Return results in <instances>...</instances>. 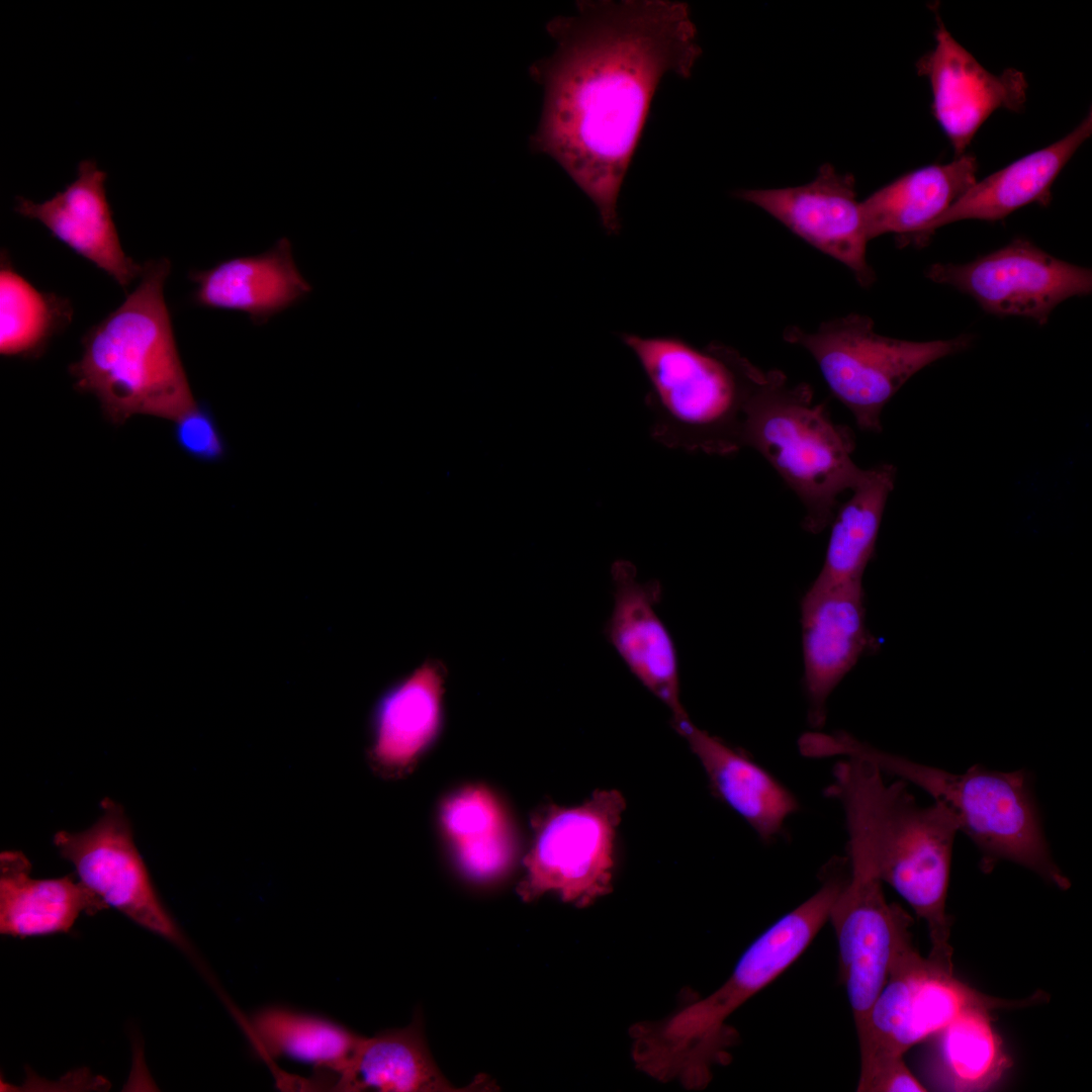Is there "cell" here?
<instances>
[{
	"mask_svg": "<svg viewBox=\"0 0 1092 1092\" xmlns=\"http://www.w3.org/2000/svg\"><path fill=\"white\" fill-rule=\"evenodd\" d=\"M555 51L530 67L543 87L531 150L548 155L618 235L619 195L662 79H688L702 49L687 3L581 0L551 19Z\"/></svg>",
	"mask_w": 1092,
	"mask_h": 1092,
	"instance_id": "6da1fadb",
	"label": "cell"
},
{
	"mask_svg": "<svg viewBox=\"0 0 1092 1092\" xmlns=\"http://www.w3.org/2000/svg\"><path fill=\"white\" fill-rule=\"evenodd\" d=\"M826 795L842 806L848 844L861 850L882 883L891 886L925 920L929 958L952 968L945 912L951 853L959 824L941 804H918L899 780L886 784L883 772L856 757L832 770Z\"/></svg>",
	"mask_w": 1092,
	"mask_h": 1092,
	"instance_id": "7a4b0ae2",
	"label": "cell"
},
{
	"mask_svg": "<svg viewBox=\"0 0 1092 1092\" xmlns=\"http://www.w3.org/2000/svg\"><path fill=\"white\" fill-rule=\"evenodd\" d=\"M845 880L840 866L827 864L819 890L761 933L717 990L661 1020L634 1024L630 1035L635 1067L663 1083L705 1088L713 1068L728 1061L736 1042L728 1018L805 951L828 920Z\"/></svg>",
	"mask_w": 1092,
	"mask_h": 1092,
	"instance_id": "3957f363",
	"label": "cell"
},
{
	"mask_svg": "<svg viewBox=\"0 0 1092 1092\" xmlns=\"http://www.w3.org/2000/svg\"><path fill=\"white\" fill-rule=\"evenodd\" d=\"M143 265L135 289L85 334L82 357L69 367L75 387L94 394L115 424L138 414L175 421L196 403L164 297L171 264Z\"/></svg>",
	"mask_w": 1092,
	"mask_h": 1092,
	"instance_id": "277c9868",
	"label": "cell"
},
{
	"mask_svg": "<svg viewBox=\"0 0 1092 1092\" xmlns=\"http://www.w3.org/2000/svg\"><path fill=\"white\" fill-rule=\"evenodd\" d=\"M809 750L814 758L863 759L926 792L953 815L960 832L979 849L984 868L1007 860L1060 889L1070 887L1052 856L1026 771L973 765L962 774L950 772L881 750L844 731L815 733Z\"/></svg>",
	"mask_w": 1092,
	"mask_h": 1092,
	"instance_id": "5b68a950",
	"label": "cell"
},
{
	"mask_svg": "<svg viewBox=\"0 0 1092 1092\" xmlns=\"http://www.w3.org/2000/svg\"><path fill=\"white\" fill-rule=\"evenodd\" d=\"M648 382L652 436L670 448L728 455L745 447L748 404L760 368L735 349L700 350L674 336L624 333Z\"/></svg>",
	"mask_w": 1092,
	"mask_h": 1092,
	"instance_id": "8992f818",
	"label": "cell"
},
{
	"mask_svg": "<svg viewBox=\"0 0 1092 1092\" xmlns=\"http://www.w3.org/2000/svg\"><path fill=\"white\" fill-rule=\"evenodd\" d=\"M745 446L755 449L804 506L803 528L812 534L829 526L840 495L853 490L868 469L851 457L852 431L815 403L812 387L791 384L780 370H759L748 404Z\"/></svg>",
	"mask_w": 1092,
	"mask_h": 1092,
	"instance_id": "52a82bcc",
	"label": "cell"
},
{
	"mask_svg": "<svg viewBox=\"0 0 1092 1092\" xmlns=\"http://www.w3.org/2000/svg\"><path fill=\"white\" fill-rule=\"evenodd\" d=\"M788 343L807 350L832 394L867 432L883 430L881 414L896 392L929 364L967 349L972 338L913 342L879 335L871 317L858 313L824 322L814 333L784 332Z\"/></svg>",
	"mask_w": 1092,
	"mask_h": 1092,
	"instance_id": "ba28073f",
	"label": "cell"
},
{
	"mask_svg": "<svg viewBox=\"0 0 1092 1092\" xmlns=\"http://www.w3.org/2000/svg\"><path fill=\"white\" fill-rule=\"evenodd\" d=\"M626 803L617 790H598L582 805H551L533 818L532 848L518 886L524 901L553 892L585 907L612 891L616 831Z\"/></svg>",
	"mask_w": 1092,
	"mask_h": 1092,
	"instance_id": "9c48e42d",
	"label": "cell"
},
{
	"mask_svg": "<svg viewBox=\"0 0 1092 1092\" xmlns=\"http://www.w3.org/2000/svg\"><path fill=\"white\" fill-rule=\"evenodd\" d=\"M1040 999V993L1016 1002L986 996L954 978L952 968L922 958L913 947L896 963L856 1027L860 1062L903 1058L969 1009L1021 1007Z\"/></svg>",
	"mask_w": 1092,
	"mask_h": 1092,
	"instance_id": "30bf717a",
	"label": "cell"
},
{
	"mask_svg": "<svg viewBox=\"0 0 1092 1092\" xmlns=\"http://www.w3.org/2000/svg\"><path fill=\"white\" fill-rule=\"evenodd\" d=\"M849 872L831 906L840 976L855 1027L864 1020L896 963L913 948L910 917L889 903L867 856L848 846Z\"/></svg>",
	"mask_w": 1092,
	"mask_h": 1092,
	"instance_id": "8fae6325",
	"label": "cell"
},
{
	"mask_svg": "<svg viewBox=\"0 0 1092 1092\" xmlns=\"http://www.w3.org/2000/svg\"><path fill=\"white\" fill-rule=\"evenodd\" d=\"M101 817L91 827L55 833L53 841L60 855L108 907L199 962L155 890L123 808L109 798L101 802Z\"/></svg>",
	"mask_w": 1092,
	"mask_h": 1092,
	"instance_id": "7c38bea8",
	"label": "cell"
},
{
	"mask_svg": "<svg viewBox=\"0 0 1092 1092\" xmlns=\"http://www.w3.org/2000/svg\"><path fill=\"white\" fill-rule=\"evenodd\" d=\"M925 275L972 296L989 313L1025 316L1038 325L1048 323L1060 302L1092 290L1090 269L1057 259L1023 239L967 264H933Z\"/></svg>",
	"mask_w": 1092,
	"mask_h": 1092,
	"instance_id": "4fadbf2b",
	"label": "cell"
},
{
	"mask_svg": "<svg viewBox=\"0 0 1092 1092\" xmlns=\"http://www.w3.org/2000/svg\"><path fill=\"white\" fill-rule=\"evenodd\" d=\"M734 195L756 205L805 242L845 265L870 287L876 273L867 261V235L855 180L824 164L811 182L777 189H743Z\"/></svg>",
	"mask_w": 1092,
	"mask_h": 1092,
	"instance_id": "5bb4252c",
	"label": "cell"
},
{
	"mask_svg": "<svg viewBox=\"0 0 1092 1092\" xmlns=\"http://www.w3.org/2000/svg\"><path fill=\"white\" fill-rule=\"evenodd\" d=\"M934 36V48L916 68L929 81L933 115L958 158L994 111L1023 109L1028 84L1019 70L1009 68L996 75L985 69L939 17Z\"/></svg>",
	"mask_w": 1092,
	"mask_h": 1092,
	"instance_id": "9a60e30c",
	"label": "cell"
},
{
	"mask_svg": "<svg viewBox=\"0 0 1092 1092\" xmlns=\"http://www.w3.org/2000/svg\"><path fill=\"white\" fill-rule=\"evenodd\" d=\"M801 625L808 722L820 729L831 692L863 654L877 648L866 626L861 581L809 587L801 601Z\"/></svg>",
	"mask_w": 1092,
	"mask_h": 1092,
	"instance_id": "2e32d148",
	"label": "cell"
},
{
	"mask_svg": "<svg viewBox=\"0 0 1092 1092\" xmlns=\"http://www.w3.org/2000/svg\"><path fill=\"white\" fill-rule=\"evenodd\" d=\"M614 605L605 627L607 640L634 676L672 714L689 717L680 702L678 660L672 637L656 612L662 588L641 581L635 566L617 560L611 567Z\"/></svg>",
	"mask_w": 1092,
	"mask_h": 1092,
	"instance_id": "e0dca14e",
	"label": "cell"
},
{
	"mask_svg": "<svg viewBox=\"0 0 1092 1092\" xmlns=\"http://www.w3.org/2000/svg\"><path fill=\"white\" fill-rule=\"evenodd\" d=\"M106 173L82 160L76 179L43 202L17 197L14 211L39 221L53 237L110 275L122 288L141 276L140 265L122 250L105 192Z\"/></svg>",
	"mask_w": 1092,
	"mask_h": 1092,
	"instance_id": "ac0fdd59",
	"label": "cell"
},
{
	"mask_svg": "<svg viewBox=\"0 0 1092 1092\" xmlns=\"http://www.w3.org/2000/svg\"><path fill=\"white\" fill-rule=\"evenodd\" d=\"M189 279L195 284L194 304L238 311L259 326L300 303L312 290L298 270L286 238L263 253L191 271Z\"/></svg>",
	"mask_w": 1092,
	"mask_h": 1092,
	"instance_id": "d6986e66",
	"label": "cell"
},
{
	"mask_svg": "<svg viewBox=\"0 0 1092 1092\" xmlns=\"http://www.w3.org/2000/svg\"><path fill=\"white\" fill-rule=\"evenodd\" d=\"M671 724L700 760L714 793L762 840L776 837L798 810L796 797L745 753L698 728L689 717Z\"/></svg>",
	"mask_w": 1092,
	"mask_h": 1092,
	"instance_id": "ffe728a7",
	"label": "cell"
},
{
	"mask_svg": "<svg viewBox=\"0 0 1092 1092\" xmlns=\"http://www.w3.org/2000/svg\"><path fill=\"white\" fill-rule=\"evenodd\" d=\"M1091 132L1089 113L1063 139L976 182L923 230L918 244H925L936 229L948 223L965 219L994 221L1029 203L1048 205L1054 181Z\"/></svg>",
	"mask_w": 1092,
	"mask_h": 1092,
	"instance_id": "44dd1931",
	"label": "cell"
},
{
	"mask_svg": "<svg viewBox=\"0 0 1092 1092\" xmlns=\"http://www.w3.org/2000/svg\"><path fill=\"white\" fill-rule=\"evenodd\" d=\"M977 159L960 156L909 172L861 201L869 240L894 234L899 246L918 245L923 230L976 182Z\"/></svg>",
	"mask_w": 1092,
	"mask_h": 1092,
	"instance_id": "7402d4cb",
	"label": "cell"
},
{
	"mask_svg": "<svg viewBox=\"0 0 1092 1092\" xmlns=\"http://www.w3.org/2000/svg\"><path fill=\"white\" fill-rule=\"evenodd\" d=\"M23 852L0 853V933L30 937L66 933L81 914L95 915L109 908L81 881L72 876L33 879Z\"/></svg>",
	"mask_w": 1092,
	"mask_h": 1092,
	"instance_id": "603a6c76",
	"label": "cell"
},
{
	"mask_svg": "<svg viewBox=\"0 0 1092 1092\" xmlns=\"http://www.w3.org/2000/svg\"><path fill=\"white\" fill-rule=\"evenodd\" d=\"M444 663L427 659L378 700L373 715L372 758L402 770L436 739L443 720Z\"/></svg>",
	"mask_w": 1092,
	"mask_h": 1092,
	"instance_id": "cb8c5ba5",
	"label": "cell"
},
{
	"mask_svg": "<svg viewBox=\"0 0 1092 1092\" xmlns=\"http://www.w3.org/2000/svg\"><path fill=\"white\" fill-rule=\"evenodd\" d=\"M487 1083L482 1076L469 1087L458 1088L451 1084L434 1062L425 1041L421 1019L416 1016L406 1027L385 1030L371 1037L362 1036L335 1088L350 1092H462L485 1090L491 1087Z\"/></svg>",
	"mask_w": 1092,
	"mask_h": 1092,
	"instance_id": "d4e9b609",
	"label": "cell"
},
{
	"mask_svg": "<svg viewBox=\"0 0 1092 1092\" xmlns=\"http://www.w3.org/2000/svg\"><path fill=\"white\" fill-rule=\"evenodd\" d=\"M896 479V468L884 463L868 469L863 480L840 504L831 522L830 537L822 568L811 588H825L861 581L874 556L888 497Z\"/></svg>",
	"mask_w": 1092,
	"mask_h": 1092,
	"instance_id": "484cf974",
	"label": "cell"
},
{
	"mask_svg": "<svg viewBox=\"0 0 1092 1092\" xmlns=\"http://www.w3.org/2000/svg\"><path fill=\"white\" fill-rule=\"evenodd\" d=\"M442 821L460 867L470 878L491 880L508 870L514 854L513 835L489 791L470 787L453 795L443 806Z\"/></svg>",
	"mask_w": 1092,
	"mask_h": 1092,
	"instance_id": "4316f807",
	"label": "cell"
},
{
	"mask_svg": "<svg viewBox=\"0 0 1092 1092\" xmlns=\"http://www.w3.org/2000/svg\"><path fill=\"white\" fill-rule=\"evenodd\" d=\"M248 1027L268 1056L312 1065L338 1077L349 1066L362 1038L330 1019L282 1007L258 1011Z\"/></svg>",
	"mask_w": 1092,
	"mask_h": 1092,
	"instance_id": "83f0119b",
	"label": "cell"
},
{
	"mask_svg": "<svg viewBox=\"0 0 1092 1092\" xmlns=\"http://www.w3.org/2000/svg\"><path fill=\"white\" fill-rule=\"evenodd\" d=\"M68 299L37 290L18 274L6 256L0 269V353L37 357L71 322Z\"/></svg>",
	"mask_w": 1092,
	"mask_h": 1092,
	"instance_id": "f1b7e54d",
	"label": "cell"
},
{
	"mask_svg": "<svg viewBox=\"0 0 1092 1092\" xmlns=\"http://www.w3.org/2000/svg\"><path fill=\"white\" fill-rule=\"evenodd\" d=\"M989 1012L987 1008L969 1009L938 1033L939 1066L952 1090L990 1088L1010 1066Z\"/></svg>",
	"mask_w": 1092,
	"mask_h": 1092,
	"instance_id": "f546056e",
	"label": "cell"
},
{
	"mask_svg": "<svg viewBox=\"0 0 1092 1092\" xmlns=\"http://www.w3.org/2000/svg\"><path fill=\"white\" fill-rule=\"evenodd\" d=\"M174 422V440L190 458L204 463L225 459L228 443L207 403L196 402Z\"/></svg>",
	"mask_w": 1092,
	"mask_h": 1092,
	"instance_id": "4dcf8cb0",
	"label": "cell"
},
{
	"mask_svg": "<svg viewBox=\"0 0 1092 1092\" xmlns=\"http://www.w3.org/2000/svg\"><path fill=\"white\" fill-rule=\"evenodd\" d=\"M859 1092L926 1091L903 1058L875 1059L860 1063Z\"/></svg>",
	"mask_w": 1092,
	"mask_h": 1092,
	"instance_id": "1f68e13d",
	"label": "cell"
}]
</instances>
